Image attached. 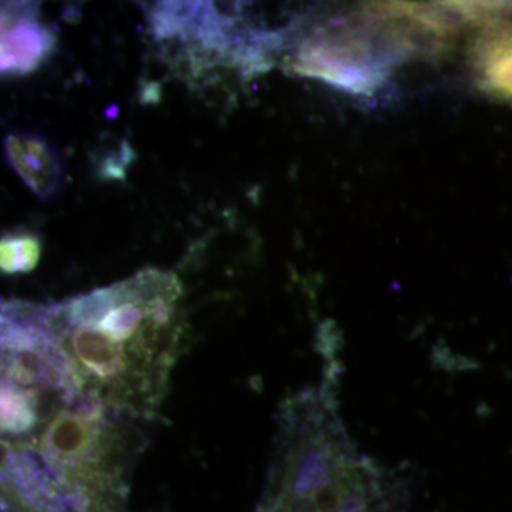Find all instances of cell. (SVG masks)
<instances>
[{
  "label": "cell",
  "mask_w": 512,
  "mask_h": 512,
  "mask_svg": "<svg viewBox=\"0 0 512 512\" xmlns=\"http://www.w3.org/2000/svg\"><path fill=\"white\" fill-rule=\"evenodd\" d=\"M43 312L87 399L130 419L156 417L187 329L174 272L143 269Z\"/></svg>",
  "instance_id": "6da1fadb"
},
{
  "label": "cell",
  "mask_w": 512,
  "mask_h": 512,
  "mask_svg": "<svg viewBox=\"0 0 512 512\" xmlns=\"http://www.w3.org/2000/svg\"><path fill=\"white\" fill-rule=\"evenodd\" d=\"M137 421L86 399L2 440V512H127L146 441Z\"/></svg>",
  "instance_id": "7a4b0ae2"
},
{
  "label": "cell",
  "mask_w": 512,
  "mask_h": 512,
  "mask_svg": "<svg viewBox=\"0 0 512 512\" xmlns=\"http://www.w3.org/2000/svg\"><path fill=\"white\" fill-rule=\"evenodd\" d=\"M86 399L43 305L3 302L2 440L30 436Z\"/></svg>",
  "instance_id": "3957f363"
},
{
  "label": "cell",
  "mask_w": 512,
  "mask_h": 512,
  "mask_svg": "<svg viewBox=\"0 0 512 512\" xmlns=\"http://www.w3.org/2000/svg\"><path fill=\"white\" fill-rule=\"evenodd\" d=\"M293 70L356 93H370L382 83L384 64L369 46L342 33L322 32L299 50Z\"/></svg>",
  "instance_id": "277c9868"
},
{
  "label": "cell",
  "mask_w": 512,
  "mask_h": 512,
  "mask_svg": "<svg viewBox=\"0 0 512 512\" xmlns=\"http://www.w3.org/2000/svg\"><path fill=\"white\" fill-rule=\"evenodd\" d=\"M37 6L3 3L0 67L3 74L32 73L52 52L55 36L37 18Z\"/></svg>",
  "instance_id": "5b68a950"
},
{
  "label": "cell",
  "mask_w": 512,
  "mask_h": 512,
  "mask_svg": "<svg viewBox=\"0 0 512 512\" xmlns=\"http://www.w3.org/2000/svg\"><path fill=\"white\" fill-rule=\"evenodd\" d=\"M10 167L40 200L55 198L63 190L64 165L52 143L35 133H10L5 138Z\"/></svg>",
  "instance_id": "8992f818"
},
{
  "label": "cell",
  "mask_w": 512,
  "mask_h": 512,
  "mask_svg": "<svg viewBox=\"0 0 512 512\" xmlns=\"http://www.w3.org/2000/svg\"><path fill=\"white\" fill-rule=\"evenodd\" d=\"M42 244L32 232H12L0 242V268L5 274H28L40 261Z\"/></svg>",
  "instance_id": "52a82bcc"
},
{
  "label": "cell",
  "mask_w": 512,
  "mask_h": 512,
  "mask_svg": "<svg viewBox=\"0 0 512 512\" xmlns=\"http://www.w3.org/2000/svg\"><path fill=\"white\" fill-rule=\"evenodd\" d=\"M485 77L495 92L512 96V39L495 43L485 59Z\"/></svg>",
  "instance_id": "ba28073f"
},
{
  "label": "cell",
  "mask_w": 512,
  "mask_h": 512,
  "mask_svg": "<svg viewBox=\"0 0 512 512\" xmlns=\"http://www.w3.org/2000/svg\"><path fill=\"white\" fill-rule=\"evenodd\" d=\"M323 330H325V333L319 335L318 349L329 362H333V360H336L340 348H342V335H339V329L336 325H325Z\"/></svg>",
  "instance_id": "9c48e42d"
}]
</instances>
